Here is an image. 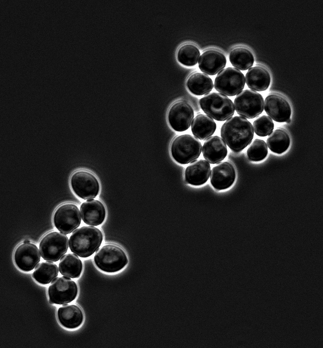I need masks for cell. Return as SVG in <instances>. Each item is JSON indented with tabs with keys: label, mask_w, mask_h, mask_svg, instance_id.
Wrapping results in <instances>:
<instances>
[{
	"label": "cell",
	"mask_w": 323,
	"mask_h": 348,
	"mask_svg": "<svg viewBox=\"0 0 323 348\" xmlns=\"http://www.w3.org/2000/svg\"><path fill=\"white\" fill-rule=\"evenodd\" d=\"M221 136L228 146L235 152L243 150L251 142L254 130L245 118L236 116L228 119L222 126Z\"/></svg>",
	"instance_id": "cell-1"
},
{
	"label": "cell",
	"mask_w": 323,
	"mask_h": 348,
	"mask_svg": "<svg viewBox=\"0 0 323 348\" xmlns=\"http://www.w3.org/2000/svg\"><path fill=\"white\" fill-rule=\"evenodd\" d=\"M103 240L101 231L94 226H83L75 230L70 237L71 251L81 258H87L98 250Z\"/></svg>",
	"instance_id": "cell-2"
},
{
	"label": "cell",
	"mask_w": 323,
	"mask_h": 348,
	"mask_svg": "<svg viewBox=\"0 0 323 348\" xmlns=\"http://www.w3.org/2000/svg\"><path fill=\"white\" fill-rule=\"evenodd\" d=\"M199 104L205 113L217 121L228 120L235 113V107L232 100L220 93H208L200 99Z\"/></svg>",
	"instance_id": "cell-3"
},
{
	"label": "cell",
	"mask_w": 323,
	"mask_h": 348,
	"mask_svg": "<svg viewBox=\"0 0 323 348\" xmlns=\"http://www.w3.org/2000/svg\"><path fill=\"white\" fill-rule=\"evenodd\" d=\"M96 266L108 273L118 271L128 263V258L124 251L119 247L107 244L98 249L94 257Z\"/></svg>",
	"instance_id": "cell-4"
},
{
	"label": "cell",
	"mask_w": 323,
	"mask_h": 348,
	"mask_svg": "<svg viewBox=\"0 0 323 348\" xmlns=\"http://www.w3.org/2000/svg\"><path fill=\"white\" fill-rule=\"evenodd\" d=\"M202 150L201 142L189 134H182L175 137L170 145V152L178 163L185 165L196 160Z\"/></svg>",
	"instance_id": "cell-5"
},
{
	"label": "cell",
	"mask_w": 323,
	"mask_h": 348,
	"mask_svg": "<svg viewBox=\"0 0 323 348\" xmlns=\"http://www.w3.org/2000/svg\"><path fill=\"white\" fill-rule=\"evenodd\" d=\"M68 237L62 233L51 232L45 235L39 243V250L42 258L47 261L56 262L67 252Z\"/></svg>",
	"instance_id": "cell-6"
},
{
	"label": "cell",
	"mask_w": 323,
	"mask_h": 348,
	"mask_svg": "<svg viewBox=\"0 0 323 348\" xmlns=\"http://www.w3.org/2000/svg\"><path fill=\"white\" fill-rule=\"evenodd\" d=\"M245 86V77L239 70L228 67L220 71L214 82V87L220 93L229 96L240 93Z\"/></svg>",
	"instance_id": "cell-7"
},
{
	"label": "cell",
	"mask_w": 323,
	"mask_h": 348,
	"mask_svg": "<svg viewBox=\"0 0 323 348\" xmlns=\"http://www.w3.org/2000/svg\"><path fill=\"white\" fill-rule=\"evenodd\" d=\"M235 108L238 114L247 119H253L259 115L264 109L262 96L254 90L242 91L234 100Z\"/></svg>",
	"instance_id": "cell-8"
},
{
	"label": "cell",
	"mask_w": 323,
	"mask_h": 348,
	"mask_svg": "<svg viewBox=\"0 0 323 348\" xmlns=\"http://www.w3.org/2000/svg\"><path fill=\"white\" fill-rule=\"evenodd\" d=\"M55 227L60 232L69 234L78 228L81 223L79 209L74 204L68 203L60 205L53 216Z\"/></svg>",
	"instance_id": "cell-9"
},
{
	"label": "cell",
	"mask_w": 323,
	"mask_h": 348,
	"mask_svg": "<svg viewBox=\"0 0 323 348\" xmlns=\"http://www.w3.org/2000/svg\"><path fill=\"white\" fill-rule=\"evenodd\" d=\"M78 288L76 283L67 276L56 278L48 290L49 299L53 304L64 305L72 302L76 298Z\"/></svg>",
	"instance_id": "cell-10"
},
{
	"label": "cell",
	"mask_w": 323,
	"mask_h": 348,
	"mask_svg": "<svg viewBox=\"0 0 323 348\" xmlns=\"http://www.w3.org/2000/svg\"><path fill=\"white\" fill-rule=\"evenodd\" d=\"M71 185L75 193L85 200L96 197L100 189L97 178L91 173L85 171L74 173L71 177Z\"/></svg>",
	"instance_id": "cell-11"
},
{
	"label": "cell",
	"mask_w": 323,
	"mask_h": 348,
	"mask_svg": "<svg viewBox=\"0 0 323 348\" xmlns=\"http://www.w3.org/2000/svg\"><path fill=\"white\" fill-rule=\"evenodd\" d=\"M194 118V111L187 102L180 100L170 107L167 119L171 127L177 132H183L190 126Z\"/></svg>",
	"instance_id": "cell-12"
},
{
	"label": "cell",
	"mask_w": 323,
	"mask_h": 348,
	"mask_svg": "<svg viewBox=\"0 0 323 348\" xmlns=\"http://www.w3.org/2000/svg\"><path fill=\"white\" fill-rule=\"evenodd\" d=\"M14 260L20 270L26 272L31 271L40 261L39 251L35 244L30 242L23 243L15 249Z\"/></svg>",
	"instance_id": "cell-13"
},
{
	"label": "cell",
	"mask_w": 323,
	"mask_h": 348,
	"mask_svg": "<svg viewBox=\"0 0 323 348\" xmlns=\"http://www.w3.org/2000/svg\"><path fill=\"white\" fill-rule=\"evenodd\" d=\"M265 111L277 122H285L290 118L291 108L288 101L277 94H269L264 101Z\"/></svg>",
	"instance_id": "cell-14"
},
{
	"label": "cell",
	"mask_w": 323,
	"mask_h": 348,
	"mask_svg": "<svg viewBox=\"0 0 323 348\" xmlns=\"http://www.w3.org/2000/svg\"><path fill=\"white\" fill-rule=\"evenodd\" d=\"M236 176V171L232 164L228 162H221L212 169L210 182L216 189L224 190L234 183Z\"/></svg>",
	"instance_id": "cell-15"
},
{
	"label": "cell",
	"mask_w": 323,
	"mask_h": 348,
	"mask_svg": "<svg viewBox=\"0 0 323 348\" xmlns=\"http://www.w3.org/2000/svg\"><path fill=\"white\" fill-rule=\"evenodd\" d=\"M226 63V58L222 52L210 49L200 56L198 66L204 73L213 76L221 71L225 67Z\"/></svg>",
	"instance_id": "cell-16"
},
{
	"label": "cell",
	"mask_w": 323,
	"mask_h": 348,
	"mask_svg": "<svg viewBox=\"0 0 323 348\" xmlns=\"http://www.w3.org/2000/svg\"><path fill=\"white\" fill-rule=\"evenodd\" d=\"M80 211L83 221L89 225L96 226L101 224L106 216L103 204L93 199L83 202L81 205Z\"/></svg>",
	"instance_id": "cell-17"
},
{
	"label": "cell",
	"mask_w": 323,
	"mask_h": 348,
	"mask_svg": "<svg viewBox=\"0 0 323 348\" xmlns=\"http://www.w3.org/2000/svg\"><path fill=\"white\" fill-rule=\"evenodd\" d=\"M202 152L204 159L212 164L221 162L228 153L226 143L218 136L208 138L204 143Z\"/></svg>",
	"instance_id": "cell-18"
},
{
	"label": "cell",
	"mask_w": 323,
	"mask_h": 348,
	"mask_svg": "<svg viewBox=\"0 0 323 348\" xmlns=\"http://www.w3.org/2000/svg\"><path fill=\"white\" fill-rule=\"evenodd\" d=\"M209 163L204 160L192 162L185 170L186 181L192 185H201L207 182L210 174Z\"/></svg>",
	"instance_id": "cell-19"
},
{
	"label": "cell",
	"mask_w": 323,
	"mask_h": 348,
	"mask_svg": "<svg viewBox=\"0 0 323 348\" xmlns=\"http://www.w3.org/2000/svg\"><path fill=\"white\" fill-rule=\"evenodd\" d=\"M57 317L60 324L64 327L73 329L79 327L83 320V314L81 309L74 304H64L57 311Z\"/></svg>",
	"instance_id": "cell-20"
},
{
	"label": "cell",
	"mask_w": 323,
	"mask_h": 348,
	"mask_svg": "<svg viewBox=\"0 0 323 348\" xmlns=\"http://www.w3.org/2000/svg\"><path fill=\"white\" fill-rule=\"evenodd\" d=\"M270 81L269 72L261 66H257L249 68L245 75L246 84L252 90H266L270 85Z\"/></svg>",
	"instance_id": "cell-21"
},
{
	"label": "cell",
	"mask_w": 323,
	"mask_h": 348,
	"mask_svg": "<svg viewBox=\"0 0 323 348\" xmlns=\"http://www.w3.org/2000/svg\"><path fill=\"white\" fill-rule=\"evenodd\" d=\"M191 124L192 134L198 139L204 140L210 137L216 129V124L208 115L200 114L193 120Z\"/></svg>",
	"instance_id": "cell-22"
},
{
	"label": "cell",
	"mask_w": 323,
	"mask_h": 348,
	"mask_svg": "<svg viewBox=\"0 0 323 348\" xmlns=\"http://www.w3.org/2000/svg\"><path fill=\"white\" fill-rule=\"evenodd\" d=\"M186 86L189 90L196 95L208 94L213 88V83L208 75L195 73L188 78Z\"/></svg>",
	"instance_id": "cell-23"
},
{
	"label": "cell",
	"mask_w": 323,
	"mask_h": 348,
	"mask_svg": "<svg viewBox=\"0 0 323 348\" xmlns=\"http://www.w3.org/2000/svg\"><path fill=\"white\" fill-rule=\"evenodd\" d=\"M60 273L72 278H78L82 269V263L79 258L74 254L64 255L59 263Z\"/></svg>",
	"instance_id": "cell-24"
},
{
	"label": "cell",
	"mask_w": 323,
	"mask_h": 348,
	"mask_svg": "<svg viewBox=\"0 0 323 348\" xmlns=\"http://www.w3.org/2000/svg\"><path fill=\"white\" fill-rule=\"evenodd\" d=\"M229 60L231 64L236 69L245 71L252 66L254 57L247 48L237 47L230 52Z\"/></svg>",
	"instance_id": "cell-25"
},
{
	"label": "cell",
	"mask_w": 323,
	"mask_h": 348,
	"mask_svg": "<svg viewBox=\"0 0 323 348\" xmlns=\"http://www.w3.org/2000/svg\"><path fill=\"white\" fill-rule=\"evenodd\" d=\"M57 265L52 262L44 261L39 263L33 273L35 280L42 284H47L58 275Z\"/></svg>",
	"instance_id": "cell-26"
},
{
	"label": "cell",
	"mask_w": 323,
	"mask_h": 348,
	"mask_svg": "<svg viewBox=\"0 0 323 348\" xmlns=\"http://www.w3.org/2000/svg\"><path fill=\"white\" fill-rule=\"evenodd\" d=\"M267 144L273 152L280 154L285 152L290 144V138L287 132L283 129H276L267 139Z\"/></svg>",
	"instance_id": "cell-27"
},
{
	"label": "cell",
	"mask_w": 323,
	"mask_h": 348,
	"mask_svg": "<svg viewBox=\"0 0 323 348\" xmlns=\"http://www.w3.org/2000/svg\"><path fill=\"white\" fill-rule=\"evenodd\" d=\"M200 55V51L196 46L187 44L179 48L177 54V58L181 64L190 67L197 63Z\"/></svg>",
	"instance_id": "cell-28"
},
{
	"label": "cell",
	"mask_w": 323,
	"mask_h": 348,
	"mask_svg": "<svg viewBox=\"0 0 323 348\" xmlns=\"http://www.w3.org/2000/svg\"><path fill=\"white\" fill-rule=\"evenodd\" d=\"M268 154L266 143L262 140L255 139L247 150L248 159L252 162H258L266 158Z\"/></svg>",
	"instance_id": "cell-29"
},
{
	"label": "cell",
	"mask_w": 323,
	"mask_h": 348,
	"mask_svg": "<svg viewBox=\"0 0 323 348\" xmlns=\"http://www.w3.org/2000/svg\"><path fill=\"white\" fill-rule=\"evenodd\" d=\"M253 126L254 132L257 135L265 137L272 132L274 124L269 116L262 115L254 120Z\"/></svg>",
	"instance_id": "cell-30"
},
{
	"label": "cell",
	"mask_w": 323,
	"mask_h": 348,
	"mask_svg": "<svg viewBox=\"0 0 323 348\" xmlns=\"http://www.w3.org/2000/svg\"><path fill=\"white\" fill-rule=\"evenodd\" d=\"M30 242L29 240H25L23 242V243H28Z\"/></svg>",
	"instance_id": "cell-31"
},
{
	"label": "cell",
	"mask_w": 323,
	"mask_h": 348,
	"mask_svg": "<svg viewBox=\"0 0 323 348\" xmlns=\"http://www.w3.org/2000/svg\"><path fill=\"white\" fill-rule=\"evenodd\" d=\"M290 122H291V119H290V118L289 119L286 121V122H287V123H289Z\"/></svg>",
	"instance_id": "cell-32"
},
{
	"label": "cell",
	"mask_w": 323,
	"mask_h": 348,
	"mask_svg": "<svg viewBox=\"0 0 323 348\" xmlns=\"http://www.w3.org/2000/svg\"><path fill=\"white\" fill-rule=\"evenodd\" d=\"M49 303L50 304H53V303L50 299H49Z\"/></svg>",
	"instance_id": "cell-33"
}]
</instances>
